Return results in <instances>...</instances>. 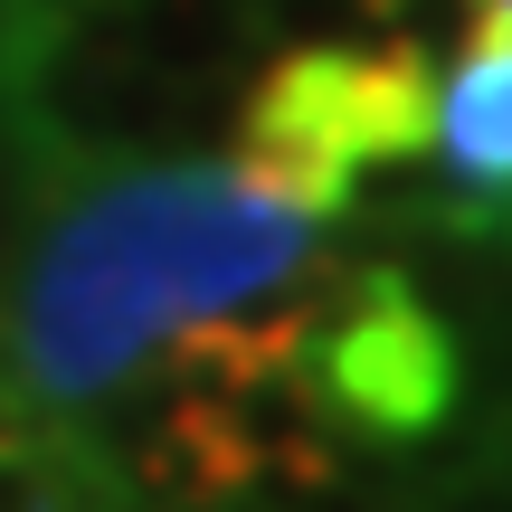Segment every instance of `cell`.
<instances>
[{"label":"cell","mask_w":512,"mask_h":512,"mask_svg":"<svg viewBox=\"0 0 512 512\" xmlns=\"http://www.w3.org/2000/svg\"><path fill=\"white\" fill-rule=\"evenodd\" d=\"M304 380L351 456H408L465 408V342L399 266H342L304 323Z\"/></svg>","instance_id":"3957f363"},{"label":"cell","mask_w":512,"mask_h":512,"mask_svg":"<svg viewBox=\"0 0 512 512\" xmlns=\"http://www.w3.org/2000/svg\"><path fill=\"white\" fill-rule=\"evenodd\" d=\"M332 219L238 162H105L38 219L10 285V389L29 408H114L181 342L332 285Z\"/></svg>","instance_id":"6da1fadb"},{"label":"cell","mask_w":512,"mask_h":512,"mask_svg":"<svg viewBox=\"0 0 512 512\" xmlns=\"http://www.w3.org/2000/svg\"><path fill=\"white\" fill-rule=\"evenodd\" d=\"M427 105H437V67L418 38H313L266 57V76L247 86L238 171L313 219H342L370 171L427 152Z\"/></svg>","instance_id":"7a4b0ae2"},{"label":"cell","mask_w":512,"mask_h":512,"mask_svg":"<svg viewBox=\"0 0 512 512\" xmlns=\"http://www.w3.org/2000/svg\"><path fill=\"white\" fill-rule=\"evenodd\" d=\"M427 152L475 238H512V0H465L427 105Z\"/></svg>","instance_id":"277c9868"}]
</instances>
